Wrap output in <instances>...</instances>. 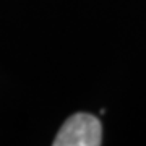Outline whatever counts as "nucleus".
I'll return each mask as SVG.
<instances>
[{
    "label": "nucleus",
    "mask_w": 146,
    "mask_h": 146,
    "mask_svg": "<svg viewBox=\"0 0 146 146\" xmlns=\"http://www.w3.org/2000/svg\"><path fill=\"white\" fill-rule=\"evenodd\" d=\"M102 143V125L91 114L72 115L58 130L54 146H99Z\"/></svg>",
    "instance_id": "obj_1"
}]
</instances>
